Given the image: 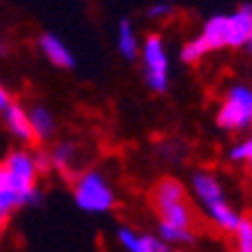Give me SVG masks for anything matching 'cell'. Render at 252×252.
<instances>
[{
    "label": "cell",
    "instance_id": "cell-9",
    "mask_svg": "<svg viewBox=\"0 0 252 252\" xmlns=\"http://www.w3.org/2000/svg\"><path fill=\"white\" fill-rule=\"evenodd\" d=\"M157 214H159V223L170 225V227L189 229V232H195V227H198V216H195V209L191 207L189 200L161 207V209H157Z\"/></svg>",
    "mask_w": 252,
    "mask_h": 252
},
{
    "label": "cell",
    "instance_id": "cell-23",
    "mask_svg": "<svg viewBox=\"0 0 252 252\" xmlns=\"http://www.w3.org/2000/svg\"><path fill=\"white\" fill-rule=\"evenodd\" d=\"M12 102H14V100H12V94H9V91H7V89L0 84V114L5 112V109L12 105Z\"/></svg>",
    "mask_w": 252,
    "mask_h": 252
},
{
    "label": "cell",
    "instance_id": "cell-22",
    "mask_svg": "<svg viewBox=\"0 0 252 252\" xmlns=\"http://www.w3.org/2000/svg\"><path fill=\"white\" fill-rule=\"evenodd\" d=\"M34 164H36V168H39V173H46V170H50V168H53L50 153H43V150L34 153Z\"/></svg>",
    "mask_w": 252,
    "mask_h": 252
},
{
    "label": "cell",
    "instance_id": "cell-15",
    "mask_svg": "<svg viewBox=\"0 0 252 252\" xmlns=\"http://www.w3.org/2000/svg\"><path fill=\"white\" fill-rule=\"evenodd\" d=\"M77 157H80V148L73 141H59L57 146L50 150V161L53 168L59 170L62 175L73 177V166H75Z\"/></svg>",
    "mask_w": 252,
    "mask_h": 252
},
{
    "label": "cell",
    "instance_id": "cell-16",
    "mask_svg": "<svg viewBox=\"0 0 252 252\" xmlns=\"http://www.w3.org/2000/svg\"><path fill=\"white\" fill-rule=\"evenodd\" d=\"M205 214L211 223L216 225L220 232H225V234H234V229L239 227L241 218H243L234 207L229 205L227 200L220 202V205H214V207H209V209H205Z\"/></svg>",
    "mask_w": 252,
    "mask_h": 252
},
{
    "label": "cell",
    "instance_id": "cell-12",
    "mask_svg": "<svg viewBox=\"0 0 252 252\" xmlns=\"http://www.w3.org/2000/svg\"><path fill=\"white\" fill-rule=\"evenodd\" d=\"M28 116H30L34 141H48L57 132V118H55V114L46 105H32L28 109Z\"/></svg>",
    "mask_w": 252,
    "mask_h": 252
},
{
    "label": "cell",
    "instance_id": "cell-5",
    "mask_svg": "<svg viewBox=\"0 0 252 252\" xmlns=\"http://www.w3.org/2000/svg\"><path fill=\"white\" fill-rule=\"evenodd\" d=\"M191 193L202 205V209H209V207L220 205V202L227 200L220 180L209 170H195L191 175Z\"/></svg>",
    "mask_w": 252,
    "mask_h": 252
},
{
    "label": "cell",
    "instance_id": "cell-6",
    "mask_svg": "<svg viewBox=\"0 0 252 252\" xmlns=\"http://www.w3.org/2000/svg\"><path fill=\"white\" fill-rule=\"evenodd\" d=\"M248 43H252V2L227 14V48H246Z\"/></svg>",
    "mask_w": 252,
    "mask_h": 252
},
{
    "label": "cell",
    "instance_id": "cell-25",
    "mask_svg": "<svg viewBox=\"0 0 252 252\" xmlns=\"http://www.w3.org/2000/svg\"><path fill=\"white\" fill-rule=\"evenodd\" d=\"M0 53L7 55V46H5V43H0Z\"/></svg>",
    "mask_w": 252,
    "mask_h": 252
},
{
    "label": "cell",
    "instance_id": "cell-11",
    "mask_svg": "<svg viewBox=\"0 0 252 252\" xmlns=\"http://www.w3.org/2000/svg\"><path fill=\"white\" fill-rule=\"evenodd\" d=\"M150 200H153L155 209L175 205V202H184V200H189L187 187H184L180 180H175V177H161V180L153 187Z\"/></svg>",
    "mask_w": 252,
    "mask_h": 252
},
{
    "label": "cell",
    "instance_id": "cell-18",
    "mask_svg": "<svg viewBox=\"0 0 252 252\" xmlns=\"http://www.w3.org/2000/svg\"><path fill=\"white\" fill-rule=\"evenodd\" d=\"M207 53H209V48H207V43L202 41V36H195V39H191V41H187L182 46L180 59H182L184 64H198Z\"/></svg>",
    "mask_w": 252,
    "mask_h": 252
},
{
    "label": "cell",
    "instance_id": "cell-24",
    "mask_svg": "<svg viewBox=\"0 0 252 252\" xmlns=\"http://www.w3.org/2000/svg\"><path fill=\"white\" fill-rule=\"evenodd\" d=\"M7 175H5V168H2V164H0V189H2V184H5Z\"/></svg>",
    "mask_w": 252,
    "mask_h": 252
},
{
    "label": "cell",
    "instance_id": "cell-20",
    "mask_svg": "<svg viewBox=\"0 0 252 252\" xmlns=\"http://www.w3.org/2000/svg\"><path fill=\"white\" fill-rule=\"evenodd\" d=\"M227 157L236 164H252V136H248V139L239 141L236 146L229 148Z\"/></svg>",
    "mask_w": 252,
    "mask_h": 252
},
{
    "label": "cell",
    "instance_id": "cell-8",
    "mask_svg": "<svg viewBox=\"0 0 252 252\" xmlns=\"http://www.w3.org/2000/svg\"><path fill=\"white\" fill-rule=\"evenodd\" d=\"M39 50H41L43 57L53 66H57V68L73 70L77 64L73 50H70L57 34H53V32H43V34L39 36Z\"/></svg>",
    "mask_w": 252,
    "mask_h": 252
},
{
    "label": "cell",
    "instance_id": "cell-3",
    "mask_svg": "<svg viewBox=\"0 0 252 252\" xmlns=\"http://www.w3.org/2000/svg\"><path fill=\"white\" fill-rule=\"evenodd\" d=\"M216 125L225 132H241L252 127V87L236 82L225 91L216 114Z\"/></svg>",
    "mask_w": 252,
    "mask_h": 252
},
{
    "label": "cell",
    "instance_id": "cell-7",
    "mask_svg": "<svg viewBox=\"0 0 252 252\" xmlns=\"http://www.w3.org/2000/svg\"><path fill=\"white\" fill-rule=\"evenodd\" d=\"M116 239L125 252H175L159 236L146 234V232H136V229L125 227V225L118 227Z\"/></svg>",
    "mask_w": 252,
    "mask_h": 252
},
{
    "label": "cell",
    "instance_id": "cell-13",
    "mask_svg": "<svg viewBox=\"0 0 252 252\" xmlns=\"http://www.w3.org/2000/svg\"><path fill=\"white\" fill-rule=\"evenodd\" d=\"M116 46H118V53L123 55L127 62H134V59L141 55L139 36H136V30H134V25H132L129 18H121V21H118Z\"/></svg>",
    "mask_w": 252,
    "mask_h": 252
},
{
    "label": "cell",
    "instance_id": "cell-21",
    "mask_svg": "<svg viewBox=\"0 0 252 252\" xmlns=\"http://www.w3.org/2000/svg\"><path fill=\"white\" fill-rule=\"evenodd\" d=\"M175 14V5L173 2H166V0H159V2H153V5L146 9V16L150 21H166Z\"/></svg>",
    "mask_w": 252,
    "mask_h": 252
},
{
    "label": "cell",
    "instance_id": "cell-26",
    "mask_svg": "<svg viewBox=\"0 0 252 252\" xmlns=\"http://www.w3.org/2000/svg\"><path fill=\"white\" fill-rule=\"evenodd\" d=\"M248 170H250V175H252V164H248Z\"/></svg>",
    "mask_w": 252,
    "mask_h": 252
},
{
    "label": "cell",
    "instance_id": "cell-19",
    "mask_svg": "<svg viewBox=\"0 0 252 252\" xmlns=\"http://www.w3.org/2000/svg\"><path fill=\"white\" fill-rule=\"evenodd\" d=\"M234 250L252 252V218H241L239 227L234 229Z\"/></svg>",
    "mask_w": 252,
    "mask_h": 252
},
{
    "label": "cell",
    "instance_id": "cell-17",
    "mask_svg": "<svg viewBox=\"0 0 252 252\" xmlns=\"http://www.w3.org/2000/svg\"><path fill=\"white\" fill-rule=\"evenodd\" d=\"M157 232H159V239L164 241V243H168L170 248L173 246H191V243H195V232H189V229H177V227H170V225L159 223Z\"/></svg>",
    "mask_w": 252,
    "mask_h": 252
},
{
    "label": "cell",
    "instance_id": "cell-14",
    "mask_svg": "<svg viewBox=\"0 0 252 252\" xmlns=\"http://www.w3.org/2000/svg\"><path fill=\"white\" fill-rule=\"evenodd\" d=\"M202 41L211 50H220L227 48V14H216L202 25Z\"/></svg>",
    "mask_w": 252,
    "mask_h": 252
},
{
    "label": "cell",
    "instance_id": "cell-10",
    "mask_svg": "<svg viewBox=\"0 0 252 252\" xmlns=\"http://www.w3.org/2000/svg\"><path fill=\"white\" fill-rule=\"evenodd\" d=\"M2 123H5L7 132L21 143H34V134H32V125H30L28 109L21 107L18 102H12L2 112Z\"/></svg>",
    "mask_w": 252,
    "mask_h": 252
},
{
    "label": "cell",
    "instance_id": "cell-1",
    "mask_svg": "<svg viewBox=\"0 0 252 252\" xmlns=\"http://www.w3.org/2000/svg\"><path fill=\"white\" fill-rule=\"evenodd\" d=\"M73 200L87 214H107L116 207V191L98 168H89L73 182Z\"/></svg>",
    "mask_w": 252,
    "mask_h": 252
},
{
    "label": "cell",
    "instance_id": "cell-4",
    "mask_svg": "<svg viewBox=\"0 0 252 252\" xmlns=\"http://www.w3.org/2000/svg\"><path fill=\"white\" fill-rule=\"evenodd\" d=\"M141 66H143V82L155 94H166L170 82V57L166 43L159 34L146 36L141 46Z\"/></svg>",
    "mask_w": 252,
    "mask_h": 252
},
{
    "label": "cell",
    "instance_id": "cell-2",
    "mask_svg": "<svg viewBox=\"0 0 252 252\" xmlns=\"http://www.w3.org/2000/svg\"><path fill=\"white\" fill-rule=\"evenodd\" d=\"M2 168L7 173V180L14 184L21 198H23V205H34L39 202V187H36V177L41 175L39 168L34 164V153H30L25 148H16L5 157L2 161Z\"/></svg>",
    "mask_w": 252,
    "mask_h": 252
}]
</instances>
